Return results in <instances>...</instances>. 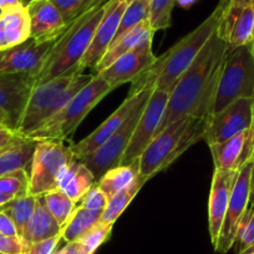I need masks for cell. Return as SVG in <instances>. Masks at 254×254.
Returning <instances> with one entry per match:
<instances>
[{
	"label": "cell",
	"mask_w": 254,
	"mask_h": 254,
	"mask_svg": "<svg viewBox=\"0 0 254 254\" xmlns=\"http://www.w3.org/2000/svg\"><path fill=\"white\" fill-rule=\"evenodd\" d=\"M229 49L217 30L214 31L170 92L157 133L177 120L185 117L206 119L208 116L219 74Z\"/></svg>",
	"instance_id": "1"
},
{
	"label": "cell",
	"mask_w": 254,
	"mask_h": 254,
	"mask_svg": "<svg viewBox=\"0 0 254 254\" xmlns=\"http://www.w3.org/2000/svg\"><path fill=\"white\" fill-rule=\"evenodd\" d=\"M221 18V9L216 6L211 15L193 31L181 39L175 46L166 51L152 66L133 81L130 94L133 95L147 86H155L171 92L183 72L193 63L207 41L217 30Z\"/></svg>",
	"instance_id": "2"
},
{
	"label": "cell",
	"mask_w": 254,
	"mask_h": 254,
	"mask_svg": "<svg viewBox=\"0 0 254 254\" xmlns=\"http://www.w3.org/2000/svg\"><path fill=\"white\" fill-rule=\"evenodd\" d=\"M105 10L106 3L77 16L69 24L49 53L43 69L36 77V85L45 84L71 71H79L80 61L94 39Z\"/></svg>",
	"instance_id": "3"
},
{
	"label": "cell",
	"mask_w": 254,
	"mask_h": 254,
	"mask_svg": "<svg viewBox=\"0 0 254 254\" xmlns=\"http://www.w3.org/2000/svg\"><path fill=\"white\" fill-rule=\"evenodd\" d=\"M92 77L94 75L71 71L45 84L35 85L16 127V133L29 137L44 122L66 106Z\"/></svg>",
	"instance_id": "4"
},
{
	"label": "cell",
	"mask_w": 254,
	"mask_h": 254,
	"mask_svg": "<svg viewBox=\"0 0 254 254\" xmlns=\"http://www.w3.org/2000/svg\"><path fill=\"white\" fill-rule=\"evenodd\" d=\"M206 119L185 117L156 135L140 157L141 177L150 180L170 167L190 146L204 138Z\"/></svg>",
	"instance_id": "5"
},
{
	"label": "cell",
	"mask_w": 254,
	"mask_h": 254,
	"mask_svg": "<svg viewBox=\"0 0 254 254\" xmlns=\"http://www.w3.org/2000/svg\"><path fill=\"white\" fill-rule=\"evenodd\" d=\"M111 91V86L100 75H94L91 81L82 87L66 106L44 122L29 137L34 140L66 141L89 112Z\"/></svg>",
	"instance_id": "6"
},
{
	"label": "cell",
	"mask_w": 254,
	"mask_h": 254,
	"mask_svg": "<svg viewBox=\"0 0 254 254\" xmlns=\"http://www.w3.org/2000/svg\"><path fill=\"white\" fill-rule=\"evenodd\" d=\"M253 97L254 54L251 43L229 49L219 74L208 116L222 111L236 100Z\"/></svg>",
	"instance_id": "7"
},
{
	"label": "cell",
	"mask_w": 254,
	"mask_h": 254,
	"mask_svg": "<svg viewBox=\"0 0 254 254\" xmlns=\"http://www.w3.org/2000/svg\"><path fill=\"white\" fill-rule=\"evenodd\" d=\"M29 172V194L41 196L58 190L63 170L76 160L71 145L61 140H36Z\"/></svg>",
	"instance_id": "8"
},
{
	"label": "cell",
	"mask_w": 254,
	"mask_h": 254,
	"mask_svg": "<svg viewBox=\"0 0 254 254\" xmlns=\"http://www.w3.org/2000/svg\"><path fill=\"white\" fill-rule=\"evenodd\" d=\"M150 96L145 97L136 106L132 114L130 115V117L125 121V124L120 127L119 130L109 140L105 141L94 152L80 158V161L85 163L89 167V170L94 173L96 180H99L106 171L120 166L122 156H124L127 146L130 143L132 133L135 131V127L138 122V119H140Z\"/></svg>",
	"instance_id": "9"
},
{
	"label": "cell",
	"mask_w": 254,
	"mask_h": 254,
	"mask_svg": "<svg viewBox=\"0 0 254 254\" xmlns=\"http://www.w3.org/2000/svg\"><path fill=\"white\" fill-rule=\"evenodd\" d=\"M252 167H253V162L251 158L239 167L238 173H237L221 233L214 246V249L218 253H227L236 243L239 223H241L244 212L248 208L249 199H251Z\"/></svg>",
	"instance_id": "10"
},
{
	"label": "cell",
	"mask_w": 254,
	"mask_h": 254,
	"mask_svg": "<svg viewBox=\"0 0 254 254\" xmlns=\"http://www.w3.org/2000/svg\"><path fill=\"white\" fill-rule=\"evenodd\" d=\"M168 99H170V92L162 91L156 87L153 89L152 94L138 119L132 137L122 156L120 165H130L133 161L138 160L143 151L151 143V141L156 137L163 114H165L166 106H167Z\"/></svg>",
	"instance_id": "11"
},
{
	"label": "cell",
	"mask_w": 254,
	"mask_h": 254,
	"mask_svg": "<svg viewBox=\"0 0 254 254\" xmlns=\"http://www.w3.org/2000/svg\"><path fill=\"white\" fill-rule=\"evenodd\" d=\"M253 99H239L226 109L206 117L204 138L207 145L223 142L251 128Z\"/></svg>",
	"instance_id": "12"
},
{
	"label": "cell",
	"mask_w": 254,
	"mask_h": 254,
	"mask_svg": "<svg viewBox=\"0 0 254 254\" xmlns=\"http://www.w3.org/2000/svg\"><path fill=\"white\" fill-rule=\"evenodd\" d=\"M152 39L153 36L145 39L136 48L120 56L109 67L97 75H100L112 90L126 82H133L157 61V56L152 51Z\"/></svg>",
	"instance_id": "13"
},
{
	"label": "cell",
	"mask_w": 254,
	"mask_h": 254,
	"mask_svg": "<svg viewBox=\"0 0 254 254\" xmlns=\"http://www.w3.org/2000/svg\"><path fill=\"white\" fill-rule=\"evenodd\" d=\"M55 43H40L30 38L20 45L0 51V75L28 74L38 77Z\"/></svg>",
	"instance_id": "14"
},
{
	"label": "cell",
	"mask_w": 254,
	"mask_h": 254,
	"mask_svg": "<svg viewBox=\"0 0 254 254\" xmlns=\"http://www.w3.org/2000/svg\"><path fill=\"white\" fill-rule=\"evenodd\" d=\"M155 86H147L145 89L140 90L138 92L133 95H128L127 99L117 107L116 111L112 115H110L109 119L106 121L102 122L96 130L92 131L89 136H86L85 138H82L81 141H79L75 145H71L72 152L76 160H80L84 156L89 155V153L94 152L95 150L100 147L105 141L109 140L120 127L125 124L130 115L132 114L133 110L136 109L138 104L142 101L145 97H148L152 94Z\"/></svg>",
	"instance_id": "15"
},
{
	"label": "cell",
	"mask_w": 254,
	"mask_h": 254,
	"mask_svg": "<svg viewBox=\"0 0 254 254\" xmlns=\"http://www.w3.org/2000/svg\"><path fill=\"white\" fill-rule=\"evenodd\" d=\"M128 3H130V0H109L107 1L106 10H105L104 16L95 31L94 39L79 64L80 72H82V70L86 67L94 70L97 64L104 58L107 49L115 40L120 21H121L122 15H124Z\"/></svg>",
	"instance_id": "16"
},
{
	"label": "cell",
	"mask_w": 254,
	"mask_h": 254,
	"mask_svg": "<svg viewBox=\"0 0 254 254\" xmlns=\"http://www.w3.org/2000/svg\"><path fill=\"white\" fill-rule=\"evenodd\" d=\"M221 9L217 33L229 48L248 45L254 41V4L217 5Z\"/></svg>",
	"instance_id": "17"
},
{
	"label": "cell",
	"mask_w": 254,
	"mask_h": 254,
	"mask_svg": "<svg viewBox=\"0 0 254 254\" xmlns=\"http://www.w3.org/2000/svg\"><path fill=\"white\" fill-rule=\"evenodd\" d=\"M36 77L28 74L0 75V109L8 116V126L16 131Z\"/></svg>",
	"instance_id": "18"
},
{
	"label": "cell",
	"mask_w": 254,
	"mask_h": 254,
	"mask_svg": "<svg viewBox=\"0 0 254 254\" xmlns=\"http://www.w3.org/2000/svg\"><path fill=\"white\" fill-rule=\"evenodd\" d=\"M26 9L30 19V38L34 40H58L69 26L51 0H34Z\"/></svg>",
	"instance_id": "19"
},
{
	"label": "cell",
	"mask_w": 254,
	"mask_h": 254,
	"mask_svg": "<svg viewBox=\"0 0 254 254\" xmlns=\"http://www.w3.org/2000/svg\"><path fill=\"white\" fill-rule=\"evenodd\" d=\"M237 173H238V170H214L208 203V229L213 246H216L219 233H221Z\"/></svg>",
	"instance_id": "20"
},
{
	"label": "cell",
	"mask_w": 254,
	"mask_h": 254,
	"mask_svg": "<svg viewBox=\"0 0 254 254\" xmlns=\"http://www.w3.org/2000/svg\"><path fill=\"white\" fill-rule=\"evenodd\" d=\"M61 231L63 229H61L60 224L58 223V221L54 218V216L46 207L43 194L36 196L35 208H34L30 221L28 222V226L21 237V241L25 244L26 249L39 242L59 236L61 234Z\"/></svg>",
	"instance_id": "21"
},
{
	"label": "cell",
	"mask_w": 254,
	"mask_h": 254,
	"mask_svg": "<svg viewBox=\"0 0 254 254\" xmlns=\"http://www.w3.org/2000/svg\"><path fill=\"white\" fill-rule=\"evenodd\" d=\"M30 39V19L25 6L9 9L0 18V51L8 50Z\"/></svg>",
	"instance_id": "22"
},
{
	"label": "cell",
	"mask_w": 254,
	"mask_h": 254,
	"mask_svg": "<svg viewBox=\"0 0 254 254\" xmlns=\"http://www.w3.org/2000/svg\"><path fill=\"white\" fill-rule=\"evenodd\" d=\"M95 181L96 178L89 167L80 160H74L60 173L58 188L77 204L94 186Z\"/></svg>",
	"instance_id": "23"
},
{
	"label": "cell",
	"mask_w": 254,
	"mask_h": 254,
	"mask_svg": "<svg viewBox=\"0 0 254 254\" xmlns=\"http://www.w3.org/2000/svg\"><path fill=\"white\" fill-rule=\"evenodd\" d=\"M155 33L156 31L151 28L150 21L145 20L142 21V23H140L138 25H136L135 28H132L131 30L127 31V33H125L124 35L117 38L116 40L112 41V44L110 45V48L107 49L104 58L101 59V61L97 64L96 67H95L92 71L95 72V75H97L104 69L109 67L115 60H117V59L120 58V56L125 55L126 53L131 51L133 48H136L138 44L142 43L145 39L155 35Z\"/></svg>",
	"instance_id": "24"
},
{
	"label": "cell",
	"mask_w": 254,
	"mask_h": 254,
	"mask_svg": "<svg viewBox=\"0 0 254 254\" xmlns=\"http://www.w3.org/2000/svg\"><path fill=\"white\" fill-rule=\"evenodd\" d=\"M248 135L249 130H247L223 142L208 146L213 158L214 170H239V167L247 162L244 160V146Z\"/></svg>",
	"instance_id": "25"
},
{
	"label": "cell",
	"mask_w": 254,
	"mask_h": 254,
	"mask_svg": "<svg viewBox=\"0 0 254 254\" xmlns=\"http://www.w3.org/2000/svg\"><path fill=\"white\" fill-rule=\"evenodd\" d=\"M38 141L18 135L8 146L0 150V177L13 171L30 167Z\"/></svg>",
	"instance_id": "26"
},
{
	"label": "cell",
	"mask_w": 254,
	"mask_h": 254,
	"mask_svg": "<svg viewBox=\"0 0 254 254\" xmlns=\"http://www.w3.org/2000/svg\"><path fill=\"white\" fill-rule=\"evenodd\" d=\"M138 172H140V158L131 162L130 165H120L106 171L99 178L96 186L109 198H111L119 190L131 185L138 176Z\"/></svg>",
	"instance_id": "27"
},
{
	"label": "cell",
	"mask_w": 254,
	"mask_h": 254,
	"mask_svg": "<svg viewBox=\"0 0 254 254\" xmlns=\"http://www.w3.org/2000/svg\"><path fill=\"white\" fill-rule=\"evenodd\" d=\"M146 182H147V180L138 175L131 185L125 187L124 190H119L111 198H109V203L102 212L100 222L106 224H114L117 221V218L124 213L127 206L132 202V199L135 198L136 194L140 192V190Z\"/></svg>",
	"instance_id": "28"
},
{
	"label": "cell",
	"mask_w": 254,
	"mask_h": 254,
	"mask_svg": "<svg viewBox=\"0 0 254 254\" xmlns=\"http://www.w3.org/2000/svg\"><path fill=\"white\" fill-rule=\"evenodd\" d=\"M102 212L99 211H90V209L84 208L79 206L74 211V213L70 216L65 226L61 231V237L66 243L69 242L77 241L82 234L86 233L91 227L99 223L101 219Z\"/></svg>",
	"instance_id": "29"
},
{
	"label": "cell",
	"mask_w": 254,
	"mask_h": 254,
	"mask_svg": "<svg viewBox=\"0 0 254 254\" xmlns=\"http://www.w3.org/2000/svg\"><path fill=\"white\" fill-rule=\"evenodd\" d=\"M35 203L36 196L26 194L24 197L13 198L9 203H6L5 206L0 208V211L5 212L13 219L20 238L23 237L24 231L28 226V222L30 221V217L33 214L34 208H35Z\"/></svg>",
	"instance_id": "30"
},
{
	"label": "cell",
	"mask_w": 254,
	"mask_h": 254,
	"mask_svg": "<svg viewBox=\"0 0 254 254\" xmlns=\"http://www.w3.org/2000/svg\"><path fill=\"white\" fill-rule=\"evenodd\" d=\"M43 196L44 199H45L46 207H48L50 213L53 214L54 218L58 221L61 229H63L67 219L70 218V216L76 209V203L70 197H67L66 194L64 193L63 190H59V188L58 190H50V192L43 194Z\"/></svg>",
	"instance_id": "31"
},
{
	"label": "cell",
	"mask_w": 254,
	"mask_h": 254,
	"mask_svg": "<svg viewBox=\"0 0 254 254\" xmlns=\"http://www.w3.org/2000/svg\"><path fill=\"white\" fill-rule=\"evenodd\" d=\"M148 16H150V1L148 0H131L122 15L121 21H120L115 40L142 21L148 20Z\"/></svg>",
	"instance_id": "32"
},
{
	"label": "cell",
	"mask_w": 254,
	"mask_h": 254,
	"mask_svg": "<svg viewBox=\"0 0 254 254\" xmlns=\"http://www.w3.org/2000/svg\"><path fill=\"white\" fill-rule=\"evenodd\" d=\"M0 192L13 198L29 194V172L25 168L13 171L0 177Z\"/></svg>",
	"instance_id": "33"
},
{
	"label": "cell",
	"mask_w": 254,
	"mask_h": 254,
	"mask_svg": "<svg viewBox=\"0 0 254 254\" xmlns=\"http://www.w3.org/2000/svg\"><path fill=\"white\" fill-rule=\"evenodd\" d=\"M238 254L254 253V206L249 204L239 223L237 233Z\"/></svg>",
	"instance_id": "34"
},
{
	"label": "cell",
	"mask_w": 254,
	"mask_h": 254,
	"mask_svg": "<svg viewBox=\"0 0 254 254\" xmlns=\"http://www.w3.org/2000/svg\"><path fill=\"white\" fill-rule=\"evenodd\" d=\"M175 4L176 0H151L148 21L153 30H166L170 28Z\"/></svg>",
	"instance_id": "35"
},
{
	"label": "cell",
	"mask_w": 254,
	"mask_h": 254,
	"mask_svg": "<svg viewBox=\"0 0 254 254\" xmlns=\"http://www.w3.org/2000/svg\"><path fill=\"white\" fill-rule=\"evenodd\" d=\"M114 224H106L99 222L94 227L89 229L85 234H82L77 241L85 247L89 254H94L107 239L110 238Z\"/></svg>",
	"instance_id": "36"
},
{
	"label": "cell",
	"mask_w": 254,
	"mask_h": 254,
	"mask_svg": "<svg viewBox=\"0 0 254 254\" xmlns=\"http://www.w3.org/2000/svg\"><path fill=\"white\" fill-rule=\"evenodd\" d=\"M107 203H109V197L97 186H92L89 192L80 201V206L84 208L99 212H104Z\"/></svg>",
	"instance_id": "37"
},
{
	"label": "cell",
	"mask_w": 254,
	"mask_h": 254,
	"mask_svg": "<svg viewBox=\"0 0 254 254\" xmlns=\"http://www.w3.org/2000/svg\"><path fill=\"white\" fill-rule=\"evenodd\" d=\"M51 1L61 11L67 24H70L77 18V13H79L82 3H84V0H51Z\"/></svg>",
	"instance_id": "38"
},
{
	"label": "cell",
	"mask_w": 254,
	"mask_h": 254,
	"mask_svg": "<svg viewBox=\"0 0 254 254\" xmlns=\"http://www.w3.org/2000/svg\"><path fill=\"white\" fill-rule=\"evenodd\" d=\"M26 247L20 237H8L0 233V254H21Z\"/></svg>",
	"instance_id": "39"
},
{
	"label": "cell",
	"mask_w": 254,
	"mask_h": 254,
	"mask_svg": "<svg viewBox=\"0 0 254 254\" xmlns=\"http://www.w3.org/2000/svg\"><path fill=\"white\" fill-rule=\"evenodd\" d=\"M61 239H63V237H61V234H59V236L53 237L50 239L33 244L21 254H54L58 251V246Z\"/></svg>",
	"instance_id": "40"
},
{
	"label": "cell",
	"mask_w": 254,
	"mask_h": 254,
	"mask_svg": "<svg viewBox=\"0 0 254 254\" xmlns=\"http://www.w3.org/2000/svg\"><path fill=\"white\" fill-rule=\"evenodd\" d=\"M0 233L8 237H19L14 221L3 211H0Z\"/></svg>",
	"instance_id": "41"
},
{
	"label": "cell",
	"mask_w": 254,
	"mask_h": 254,
	"mask_svg": "<svg viewBox=\"0 0 254 254\" xmlns=\"http://www.w3.org/2000/svg\"><path fill=\"white\" fill-rule=\"evenodd\" d=\"M54 254H89V252L79 241H74L66 243V246L56 251Z\"/></svg>",
	"instance_id": "42"
},
{
	"label": "cell",
	"mask_w": 254,
	"mask_h": 254,
	"mask_svg": "<svg viewBox=\"0 0 254 254\" xmlns=\"http://www.w3.org/2000/svg\"><path fill=\"white\" fill-rule=\"evenodd\" d=\"M16 136H18V133L15 130L10 128L6 125H0V150L8 146Z\"/></svg>",
	"instance_id": "43"
},
{
	"label": "cell",
	"mask_w": 254,
	"mask_h": 254,
	"mask_svg": "<svg viewBox=\"0 0 254 254\" xmlns=\"http://www.w3.org/2000/svg\"><path fill=\"white\" fill-rule=\"evenodd\" d=\"M107 1H109V0H84L81 8H80L79 13H77V16L82 15V14L87 13V11L90 10H94V9L104 5V4L107 3Z\"/></svg>",
	"instance_id": "44"
},
{
	"label": "cell",
	"mask_w": 254,
	"mask_h": 254,
	"mask_svg": "<svg viewBox=\"0 0 254 254\" xmlns=\"http://www.w3.org/2000/svg\"><path fill=\"white\" fill-rule=\"evenodd\" d=\"M18 6H24L21 4V0H0V9H3L4 11L18 8Z\"/></svg>",
	"instance_id": "45"
},
{
	"label": "cell",
	"mask_w": 254,
	"mask_h": 254,
	"mask_svg": "<svg viewBox=\"0 0 254 254\" xmlns=\"http://www.w3.org/2000/svg\"><path fill=\"white\" fill-rule=\"evenodd\" d=\"M219 5L224 6L228 4H237V5H249L254 4V0H219Z\"/></svg>",
	"instance_id": "46"
},
{
	"label": "cell",
	"mask_w": 254,
	"mask_h": 254,
	"mask_svg": "<svg viewBox=\"0 0 254 254\" xmlns=\"http://www.w3.org/2000/svg\"><path fill=\"white\" fill-rule=\"evenodd\" d=\"M11 199H13V197L8 196L6 193H3V192H0V208L3 206H5L6 203H9Z\"/></svg>",
	"instance_id": "47"
},
{
	"label": "cell",
	"mask_w": 254,
	"mask_h": 254,
	"mask_svg": "<svg viewBox=\"0 0 254 254\" xmlns=\"http://www.w3.org/2000/svg\"><path fill=\"white\" fill-rule=\"evenodd\" d=\"M196 1L197 0H176V3H177L178 5L182 6V8H190V6L193 5Z\"/></svg>",
	"instance_id": "48"
},
{
	"label": "cell",
	"mask_w": 254,
	"mask_h": 254,
	"mask_svg": "<svg viewBox=\"0 0 254 254\" xmlns=\"http://www.w3.org/2000/svg\"><path fill=\"white\" fill-rule=\"evenodd\" d=\"M0 125H6L8 126V116L1 109H0Z\"/></svg>",
	"instance_id": "49"
},
{
	"label": "cell",
	"mask_w": 254,
	"mask_h": 254,
	"mask_svg": "<svg viewBox=\"0 0 254 254\" xmlns=\"http://www.w3.org/2000/svg\"><path fill=\"white\" fill-rule=\"evenodd\" d=\"M251 132L254 135V97H253V106H252V126H251Z\"/></svg>",
	"instance_id": "50"
},
{
	"label": "cell",
	"mask_w": 254,
	"mask_h": 254,
	"mask_svg": "<svg viewBox=\"0 0 254 254\" xmlns=\"http://www.w3.org/2000/svg\"><path fill=\"white\" fill-rule=\"evenodd\" d=\"M252 162H253V167H252V190H254V151L252 155Z\"/></svg>",
	"instance_id": "51"
},
{
	"label": "cell",
	"mask_w": 254,
	"mask_h": 254,
	"mask_svg": "<svg viewBox=\"0 0 254 254\" xmlns=\"http://www.w3.org/2000/svg\"><path fill=\"white\" fill-rule=\"evenodd\" d=\"M249 204H251V206H254V190H252V192H251V199H249Z\"/></svg>",
	"instance_id": "52"
},
{
	"label": "cell",
	"mask_w": 254,
	"mask_h": 254,
	"mask_svg": "<svg viewBox=\"0 0 254 254\" xmlns=\"http://www.w3.org/2000/svg\"><path fill=\"white\" fill-rule=\"evenodd\" d=\"M31 1H34V0H21V4H23V5L26 8V6H28Z\"/></svg>",
	"instance_id": "53"
},
{
	"label": "cell",
	"mask_w": 254,
	"mask_h": 254,
	"mask_svg": "<svg viewBox=\"0 0 254 254\" xmlns=\"http://www.w3.org/2000/svg\"><path fill=\"white\" fill-rule=\"evenodd\" d=\"M3 14H4V10L3 9H0V18H1V15H3Z\"/></svg>",
	"instance_id": "54"
},
{
	"label": "cell",
	"mask_w": 254,
	"mask_h": 254,
	"mask_svg": "<svg viewBox=\"0 0 254 254\" xmlns=\"http://www.w3.org/2000/svg\"><path fill=\"white\" fill-rule=\"evenodd\" d=\"M252 48H253V54H254V41L252 43Z\"/></svg>",
	"instance_id": "55"
},
{
	"label": "cell",
	"mask_w": 254,
	"mask_h": 254,
	"mask_svg": "<svg viewBox=\"0 0 254 254\" xmlns=\"http://www.w3.org/2000/svg\"><path fill=\"white\" fill-rule=\"evenodd\" d=\"M130 1H131V0H130ZM148 1H151V0H148Z\"/></svg>",
	"instance_id": "56"
},
{
	"label": "cell",
	"mask_w": 254,
	"mask_h": 254,
	"mask_svg": "<svg viewBox=\"0 0 254 254\" xmlns=\"http://www.w3.org/2000/svg\"><path fill=\"white\" fill-rule=\"evenodd\" d=\"M249 254H254V253H249Z\"/></svg>",
	"instance_id": "57"
}]
</instances>
